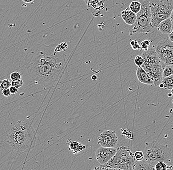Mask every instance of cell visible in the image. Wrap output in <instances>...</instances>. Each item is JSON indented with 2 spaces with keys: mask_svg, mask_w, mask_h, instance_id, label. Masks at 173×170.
I'll list each match as a JSON object with an SVG mask.
<instances>
[{
  "mask_svg": "<svg viewBox=\"0 0 173 170\" xmlns=\"http://www.w3.org/2000/svg\"><path fill=\"white\" fill-rule=\"evenodd\" d=\"M173 28V25L169 17L161 21L157 28L164 34H169L172 32Z\"/></svg>",
  "mask_w": 173,
  "mask_h": 170,
  "instance_id": "13",
  "label": "cell"
},
{
  "mask_svg": "<svg viewBox=\"0 0 173 170\" xmlns=\"http://www.w3.org/2000/svg\"><path fill=\"white\" fill-rule=\"evenodd\" d=\"M24 82L22 79L16 80V81H12V86H14L17 88H19L23 85Z\"/></svg>",
  "mask_w": 173,
  "mask_h": 170,
  "instance_id": "26",
  "label": "cell"
},
{
  "mask_svg": "<svg viewBox=\"0 0 173 170\" xmlns=\"http://www.w3.org/2000/svg\"><path fill=\"white\" fill-rule=\"evenodd\" d=\"M134 156L136 160L141 161L143 160L144 157V154L143 151L138 150L134 153Z\"/></svg>",
  "mask_w": 173,
  "mask_h": 170,
  "instance_id": "25",
  "label": "cell"
},
{
  "mask_svg": "<svg viewBox=\"0 0 173 170\" xmlns=\"http://www.w3.org/2000/svg\"><path fill=\"white\" fill-rule=\"evenodd\" d=\"M117 149L101 146L96 151V160L101 165L105 164L117 153Z\"/></svg>",
  "mask_w": 173,
  "mask_h": 170,
  "instance_id": "10",
  "label": "cell"
},
{
  "mask_svg": "<svg viewBox=\"0 0 173 170\" xmlns=\"http://www.w3.org/2000/svg\"><path fill=\"white\" fill-rule=\"evenodd\" d=\"M120 13L122 19L126 24L131 26L135 23L137 19V14L132 11L129 8H126Z\"/></svg>",
  "mask_w": 173,
  "mask_h": 170,
  "instance_id": "12",
  "label": "cell"
},
{
  "mask_svg": "<svg viewBox=\"0 0 173 170\" xmlns=\"http://www.w3.org/2000/svg\"><path fill=\"white\" fill-rule=\"evenodd\" d=\"M172 75H173V67L171 65L165 66L163 71V78Z\"/></svg>",
  "mask_w": 173,
  "mask_h": 170,
  "instance_id": "19",
  "label": "cell"
},
{
  "mask_svg": "<svg viewBox=\"0 0 173 170\" xmlns=\"http://www.w3.org/2000/svg\"><path fill=\"white\" fill-rule=\"evenodd\" d=\"M98 144L101 146L115 148L118 145L119 138L115 131L108 130L101 133L98 137Z\"/></svg>",
  "mask_w": 173,
  "mask_h": 170,
  "instance_id": "9",
  "label": "cell"
},
{
  "mask_svg": "<svg viewBox=\"0 0 173 170\" xmlns=\"http://www.w3.org/2000/svg\"><path fill=\"white\" fill-rule=\"evenodd\" d=\"M136 76L138 80L143 84L147 85L154 84L152 79L142 67H138L136 70Z\"/></svg>",
  "mask_w": 173,
  "mask_h": 170,
  "instance_id": "11",
  "label": "cell"
},
{
  "mask_svg": "<svg viewBox=\"0 0 173 170\" xmlns=\"http://www.w3.org/2000/svg\"><path fill=\"white\" fill-rule=\"evenodd\" d=\"M56 48L55 44L40 45L38 54L27 67L30 77L36 83L47 88L57 84L67 63L66 55Z\"/></svg>",
  "mask_w": 173,
  "mask_h": 170,
  "instance_id": "1",
  "label": "cell"
},
{
  "mask_svg": "<svg viewBox=\"0 0 173 170\" xmlns=\"http://www.w3.org/2000/svg\"><path fill=\"white\" fill-rule=\"evenodd\" d=\"M156 50L161 60L164 67H173V42L169 38L164 39L156 46Z\"/></svg>",
  "mask_w": 173,
  "mask_h": 170,
  "instance_id": "8",
  "label": "cell"
},
{
  "mask_svg": "<svg viewBox=\"0 0 173 170\" xmlns=\"http://www.w3.org/2000/svg\"><path fill=\"white\" fill-rule=\"evenodd\" d=\"M25 3H32L34 2L35 0H22Z\"/></svg>",
  "mask_w": 173,
  "mask_h": 170,
  "instance_id": "30",
  "label": "cell"
},
{
  "mask_svg": "<svg viewBox=\"0 0 173 170\" xmlns=\"http://www.w3.org/2000/svg\"><path fill=\"white\" fill-rule=\"evenodd\" d=\"M149 5L154 28L161 21L169 18L173 10V0H151Z\"/></svg>",
  "mask_w": 173,
  "mask_h": 170,
  "instance_id": "7",
  "label": "cell"
},
{
  "mask_svg": "<svg viewBox=\"0 0 173 170\" xmlns=\"http://www.w3.org/2000/svg\"><path fill=\"white\" fill-rule=\"evenodd\" d=\"M35 132L32 122L18 121L7 134V142L18 154L29 151L35 143Z\"/></svg>",
  "mask_w": 173,
  "mask_h": 170,
  "instance_id": "2",
  "label": "cell"
},
{
  "mask_svg": "<svg viewBox=\"0 0 173 170\" xmlns=\"http://www.w3.org/2000/svg\"><path fill=\"white\" fill-rule=\"evenodd\" d=\"M143 153V160L154 167L159 161H163L169 164L172 159L171 150L167 146L156 141L147 144Z\"/></svg>",
  "mask_w": 173,
  "mask_h": 170,
  "instance_id": "4",
  "label": "cell"
},
{
  "mask_svg": "<svg viewBox=\"0 0 173 170\" xmlns=\"http://www.w3.org/2000/svg\"><path fill=\"white\" fill-rule=\"evenodd\" d=\"M161 83L163 86L164 89L171 90L173 88V75L163 78Z\"/></svg>",
  "mask_w": 173,
  "mask_h": 170,
  "instance_id": "16",
  "label": "cell"
},
{
  "mask_svg": "<svg viewBox=\"0 0 173 170\" xmlns=\"http://www.w3.org/2000/svg\"><path fill=\"white\" fill-rule=\"evenodd\" d=\"M172 103H173V100H172Z\"/></svg>",
  "mask_w": 173,
  "mask_h": 170,
  "instance_id": "35",
  "label": "cell"
},
{
  "mask_svg": "<svg viewBox=\"0 0 173 170\" xmlns=\"http://www.w3.org/2000/svg\"><path fill=\"white\" fill-rule=\"evenodd\" d=\"M171 93H172V95L173 96V88L171 90Z\"/></svg>",
  "mask_w": 173,
  "mask_h": 170,
  "instance_id": "34",
  "label": "cell"
},
{
  "mask_svg": "<svg viewBox=\"0 0 173 170\" xmlns=\"http://www.w3.org/2000/svg\"><path fill=\"white\" fill-rule=\"evenodd\" d=\"M154 168L156 170H166L172 169V166H168V164L163 161H159L156 164Z\"/></svg>",
  "mask_w": 173,
  "mask_h": 170,
  "instance_id": "18",
  "label": "cell"
},
{
  "mask_svg": "<svg viewBox=\"0 0 173 170\" xmlns=\"http://www.w3.org/2000/svg\"><path fill=\"white\" fill-rule=\"evenodd\" d=\"M10 90L12 94H16L18 92V88L15 87L13 86H11L10 87Z\"/></svg>",
  "mask_w": 173,
  "mask_h": 170,
  "instance_id": "28",
  "label": "cell"
},
{
  "mask_svg": "<svg viewBox=\"0 0 173 170\" xmlns=\"http://www.w3.org/2000/svg\"><path fill=\"white\" fill-rule=\"evenodd\" d=\"M141 7V3L137 0L131 2V4H130L129 6V8L132 11L136 14H137L140 11Z\"/></svg>",
  "mask_w": 173,
  "mask_h": 170,
  "instance_id": "17",
  "label": "cell"
},
{
  "mask_svg": "<svg viewBox=\"0 0 173 170\" xmlns=\"http://www.w3.org/2000/svg\"><path fill=\"white\" fill-rule=\"evenodd\" d=\"M130 44L131 48H132V49L134 50H142L140 44L139 42L137 41L136 40H132V41H131V42H130Z\"/></svg>",
  "mask_w": 173,
  "mask_h": 170,
  "instance_id": "21",
  "label": "cell"
},
{
  "mask_svg": "<svg viewBox=\"0 0 173 170\" xmlns=\"http://www.w3.org/2000/svg\"><path fill=\"white\" fill-rule=\"evenodd\" d=\"M168 38L170 41L173 42V28L172 32L169 34Z\"/></svg>",
  "mask_w": 173,
  "mask_h": 170,
  "instance_id": "29",
  "label": "cell"
},
{
  "mask_svg": "<svg viewBox=\"0 0 173 170\" xmlns=\"http://www.w3.org/2000/svg\"><path fill=\"white\" fill-rule=\"evenodd\" d=\"M91 78L92 79H93L94 80H96L97 78V77H96V75H94V76H92V77H91Z\"/></svg>",
  "mask_w": 173,
  "mask_h": 170,
  "instance_id": "32",
  "label": "cell"
},
{
  "mask_svg": "<svg viewBox=\"0 0 173 170\" xmlns=\"http://www.w3.org/2000/svg\"><path fill=\"white\" fill-rule=\"evenodd\" d=\"M151 44V41L149 40H144L140 44L142 50L144 51H147L150 48Z\"/></svg>",
  "mask_w": 173,
  "mask_h": 170,
  "instance_id": "22",
  "label": "cell"
},
{
  "mask_svg": "<svg viewBox=\"0 0 173 170\" xmlns=\"http://www.w3.org/2000/svg\"><path fill=\"white\" fill-rule=\"evenodd\" d=\"M144 58L142 56H137L134 59V63L138 67H142L144 63Z\"/></svg>",
  "mask_w": 173,
  "mask_h": 170,
  "instance_id": "23",
  "label": "cell"
},
{
  "mask_svg": "<svg viewBox=\"0 0 173 170\" xmlns=\"http://www.w3.org/2000/svg\"><path fill=\"white\" fill-rule=\"evenodd\" d=\"M141 3L140 11L137 14L135 23L129 28L130 35L135 34H149L154 29L152 24L151 12L149 0H138Z\"/></svg>",
  "mask_w": 173,
  "mask_h": 170,
  "instance_id": "5",
  "label": "cell"
},
{
  "mask_svg": "<svg viewBox=\"0 0 173 170\" xmlns=\"http://www.w3.org/2000/svg\"><path fill=\"white\" fill-rule=\"evenodd\" d=\"M170 20H171V22H172L173 27V10L172 11V12H171V15L170 16Z\"/></svg>",
  "mask_w": 173,
  "mask_h": 170,
  "instance_id": "31",
  "label": "cell"
},
{
  "mask_svg": "<svg viewBox=\"0 0 173 170\" xmlns=\"http://www.w3.org/2000/svg\"><path fill=\"white\" fill-rule=\"evenodd\" d=\"M2 94L4 95V96L6 97H10L11 95V91H10V88L7 89L5 90H2Z\"/></svg>",
  "mask_w": 173,
  "mask_h": 170,
  "instance_id": "27",
  "label": "cell"
},
{
  "mask_svg": "<svg viewBox=\"0 0 173 170\" xmlns=\"http://www.w3.org/2000/svg\"><path fill=\"white\" fill-rule=\"evenodd\" d=\"M141 56L145 60L142 67L152 79L154 85L159 86L162 80L164 67L156 49L151 48L144 51Z\"/></svg>",
  "mask_w": 173,
  "mask_h": 170,
  "instance_id": "3",
  "label": "cell"
},
{
  "mask_svg": "<svg viewBox=\"0 0 173 170\" xmlns=\"http://www.w3.org/2000/svg\"><path fill=\"white\" fill-rule=\"evenodd\" d=\"M10 78L12 81H16L21 79V74L18 72H13L10 75Z\"/></svg>",
  "mask_w": 173,
  "mask_h": 170,
  "instance_id": "24",
  "label": "cell"
},
{
  "mask_svg": "<svg viewBox=\"0 0 173 170\" xmlns=\"http://www.w3.org/2000/svg\"><path fill=\"white\" fill-rule=\"evenodd\" d=\"M156 170L154 167H152L146 162L144 160L141 161H136L134 166L133 170Z\"/></svg>",
  "mask_w": 173,
  "mask_h": 170,
  "instance_id": "15",
  "label": "cell"
},
{
  "mask_svg": "<svg viewBox=\"0 0 173 170\" xmlns=\"http://www.w3.org/2000/svg\"><path fill=\"white\" fill-rule=\"evenodd\" d=\"M67 143L68 145L69 150L72 151L74 154H78L86 148V146L83 145L79 142L72 141L70 139H68Z\"/></svg>",
  "mask_w": 173,
  "mask_h": 170,
  "instance_id": "14",
  "label": "cell"
},
{
  "mask_svg": "<svg viewBox=\"0 0 173 170\" xmlns=\"http://www.w3.org/2000/svg\"><path fill=\"white\" fill-rule=\"evenodd\" d=\"M168 95L169 97H172V96L171 95H172V93H171V94H168Z\"/></svg>",
  "mask_w": 173,
  "mask_h": 170,
  "instance_id": "33",
  "label": "cell"
},
{
  "mask_svg": "<svg viewBox=\"0 0 173 170\" xmlns=\"http://www.w3.org/2000/svg\"><path fill=\"white\" fill-rule=\"evenodd\" d=\"M136 159L129 148L122 146L117 148L115 155L105 164L106 170H133Z\"/></svg>",
  "mask_w": 173,
  "mask_h": 170,
  "instance_id": "6",
  "label": "cell"
},
{
  "mask_svg": "<svg viewBox=\"0 0 173 170\" xmlns=\"http://www.w3.org/2000/svg\"><path fill=\"white\" fill-rule=\"evenodd\" d=\"M12 85V83L8 79H5L0 82V89L4 90L9 89Z\"/></svg>",
  "mask_w": 173,
  "mask_h": 170,
  "instance_id": "20",
  "label": "cell"
}]
</instances>
